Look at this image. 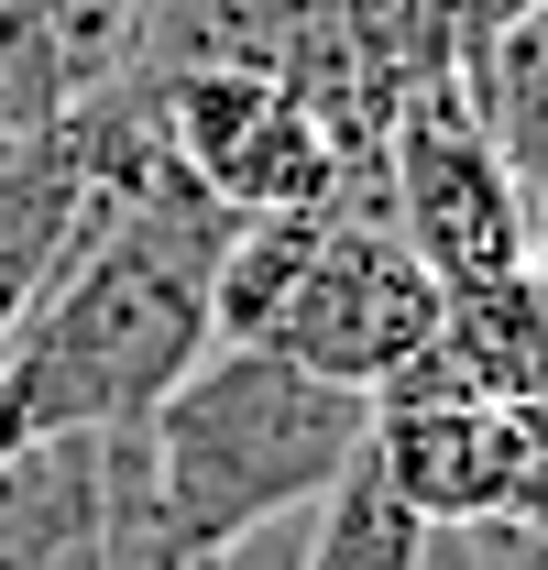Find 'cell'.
<instances>
[{
  "mask_svg": "<svg viewBox=\"0 0 548 570\" xmlns=\"http://www.w3.org/2000/svg\"><path fill=\"white\" fill-rule=\"evenodd\" d=\"M362 439H373V395L319 384L264 341H208L133 428L143 494L176 549H231L274 515H307L362 461Z\"/></svg>",
  "mask_w": 548,
  "mask_h": 570,
  "instance_id": "obj_1",
  "label": "cell"
},
{
  "mask_svg": "<svg viewBox=\"0 0 548 570\" xmlns=\"http://www.w3.org/2000/svg\"><path fill=\"white\" fill-rule=\"evenodd\" d=\"M428 384L450 395H482V406H527L548 395V285L516 264V275H482L439 296V341L417 362Z\"/></svg>",
  "mask_w": 548,
  "mask_h": 570,
  "instance_id": "obj_6",
  "label": "cell"
},
{
  "mask_svg": "<svg viewBox=\"0 0 548 570\" xmlns=\"http://www.w3.org/2000/svg\"><path fill=\"white\" fill-rule=\"evenodd\" d=\"M461 88H472V121L493 142V165L527 198H548V11L505 22L482 56H461Z\"/></svg>",
  "mask_w": 548,
  "mask_h": 570,
  "instance_id": "obj_7",
  "label": "cell"
},
{
  "mask_svg": "<svg viewBox=\"0 0 548 570\" xmlns=\"http://www.w3.org/2000/svg\"><path fill=\"white\" fill-rule=\"evenodd\" d=\"M384 219L407 230V253L439 275V296L527 264V187L493 165L461 67L395 88V110H384Z\"/></svg>",
  "mask_w": 548,
  "mask_h": 570,
  "instance_id": "obj_4",
  "label": "cell"
},
{
  "mask_svg": "<svg viewBox=\"0 0 548 570\" xmlns=\"http://www.w3.org/2000/svg\"><path fill=\"white\" fill-rule=\"evenodd\" d=\"M143 99H154L165 154L231 219H253V209H384V187L351 176V154L330 142V121L264 67H187V77H154Z\"/></svg>",
  "mask_w": 548,
  "mask_h": 570,
  "instance_id": "obj_2",
  "label": "cell"
},
{
  "mask_svg": "<svg viewBox=\"0 0 548 570\" xmlns=\"http://www.w3.org/2000/svg\"><path fill=\"white\" fill-rule=\"evenodd\" d=\"M417 560H428V527L373 483V461H351L341 483L319 494L307 549H296V570H417Z\"/></svg>",
  "mask_w": 548,
  "mask_h": 570,
  "instance_id": "obj_8",
  "label": "cell"
},
{
  "mask_svg": "<svg viewBox=\"0 0 548 570\" xmlns=\"http://www.w3.org/2000/svg\"><path fill=\"white\" fill-rule=\"evenodd\" d=\"M493 527L548 538V395L505 406V515H493Z\"/></svg>",
  "mask_w": 548,
  "mask_h": 570,
  "instance_id": "obj_9",
  "label": "cell"
},
{
  "mask_svg": "<svg viewBox=\"0 0 548 570\" xmlns=\"http://www.w3.org/2000/svg\"><path fill=\"white\" fill-rule=\"evenodd\" d=\"M428 341H439V275L407 253V230L384 209H330L319 253L296 264L285 307L264 318V352H285L319 384H351V395L407 384Z\"/></svg>",
  "mask_w": 548,
  "mask_h": 570,
  "instance_id": "obj_3",
  "label": "cell"
},
{
  "mask_svg": "<svg viewBox=\"0 0 548 570\" xmlns=\"http://www.w3.org/2000/svg\"><path fill=\"white\" fill-rule=\"evenodd\" d=\"M362 461H373V483L407 504L417 527H493L505 515V406L450 395L428 373L373 395Z\"/></svg>",
  "mask_w": 548,
  "mask_h": 570,
  "instance_id": "obj_5",
  "label": "cell"
},
{
  "mask_svg": "<svg viewBox=\"0 0 548 570\" xmlns=\"http://www.w3.org/2000/svg\"><path fill=\"white\" fill-rule=\"evenodd\" d=\"M527 275L548 285V198H527Z\"/></svg>",
  "mask_w": 548,
  "mask_h": 570,
  "instance_id": "obj_11",
  "label": "cell"
},
{
  "mask_svg": "<svg viewBox=\"0 0 548 570\" xmlns=\"http://www.w3.org/2000/svg\"><path fill=\"white\" fill-rule=\"evenodd\" d=\"M439 11V33H450V56H482L505 22H527V11H548V0H428Z\"/></svg>",
  "mask_w": 548,
  "mask_h": 570,
  "instance_id": "obj_10",
  "label": "cell"
}]
</instances>
